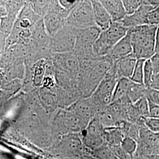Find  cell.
Returning a JSON list of instances; mask_svg holds the SVG:
<instances>
[{
	"instance_id": "27",
	"label": "cell",
	"mask_w": 159,
	"mask_h": 159,
	"mask_svg": "<svg viewBox=\"0 0 159 159\" xmlns=\"http://www.w3.org/2000/svg\"><path fill=\"white\" fill-rule=\"evenodd\" d=\"M155 53H159V25L156 34V42H155Z\"/></svg>"
},
{
	"instance_id": "19",
	"label": "cell",
	"mask_w": 159,
	"mask_h": 159,
	"mask_svg": "<svg viewBox=\"0 0 159 159\" xmlns=\"http://www.w3.org/2000/svg\"><path fill=\"white\" fill-rule=\"evenodd\" d=\"M94 156L98 159H119L110 146H104L103 145L101 148L94 150Z\"/></svg>"
},
{
	"instance_id": "17",
	"label": "cell",
	"mask_w": 159,
	"mask_h": 159,
	"mask_svg": "<svg viewBox=\"0 0 159 159\" xmlns=\"http://www.w3.org/2000/svg\"><path fill=\"white\" fill-rule=\"evenodd\" d=\"M137 113L143 118L145 119L150 116L149 104L146 97H143L137 102L133 104Z\"/></svg>"
},
{
	"instance_id": "13",
	"label": "cell",
	"mask_w": 159,
	"mask_h": 159,
	"mask_svg": "<svg viewBox=\"0 0 159 159\" xmlns=\"http://www.w3.org/2000/svg\"><path fill=\"white\" fill-rule=\"evenodd\" d=\"M104 142L110 146H120L125 136L119 127L105 128L102 134Z\"/></svg>"
},
{
	"instance_id": "18",
	"label": "cell",
	"mask_w": 159,
	"mask_h": 159,
	"mask_svg": "<svg viewBox=\"0 0 159 159\" xmlns=\"http://www.w3.org/2000/svg\"><path fill=\"white\" fill-rule=\"evenodd\" d=\"M154 75L153 68L150 59L145 61L144 65V85L149 89Z\"/></svg>"
},
{
	"instance_id": "24",
	"label": "cell",
	"mask_w": 159,
	"mask_h": 159,
	"mask_svg": "<svg viewBox=\"0 0 159 159\" xmlns=\"http://www.w3.org/2000/svg\"><path fill=\"white\" fill-rule=\"evenodd\" d=\"M146 98L149 102L159 106V91L148 89Z\"/></svg>"
},
{
	"instance_id": "26",
	"label": "cell",
	"mask_w": 159,
	"mask_h": 159,
	"mask_svg": "<svg viewBox=\"0 0 159 159\" xmlns=\"http://www.w3.org/2000/svg\"><path fill=\"white\" fill-rule=\"evenodd\" d=\"M150 89L159 91V73L154 75Z\"/></svg>"
},
{
	"instance_id": "10",
	"label": "cell",
	"mask_w": 159,
	"mask_h": 159,
	"mask_svg": "<svg viewBox=\"0 0 159 159\" xmlns=\"http://www.w3.org/2000/svg\"><path fill=\"white\" fill-rule=\"evenodd\" d=\"M133 53V48L129 37L126 34L125 37L119 41L106 57L112 63H114L120 59Z\"/></svg>"
},
{
	"instance_id": "5",
	"label": "cell",
	"mask_w": 159,
	"mask_h": 159,
	"mask_svg": "<svg viewBox=\"0 0 159 159\" xmlns=\"http://www.w3.org/2000/svg\"><path fill=\"white\" fill-rule=\"evenodd\" d=\"M102 31L97 26L77 29L75 52L80 60L99 58L94 53L93 46Z\"/></svg>"
},
{
	"instance_id": "2",
	"label": "cell",
	"mask_w": 159,
	"mask_h": 159,
	"mask_svg": "<svg viewBox=\"0 0 159 159\" xmlns=\"http://www.w3.org/2000/svg\"><path fill=\"white\" fill-rule=\"evenodd\" d=\"M113 63L106 57L100 58L79 81V90L81 98L91 96Z\"/></svg>"
},
{
	"instance_id": "25",
	"label": "cell",
	"mask_w": 159,
	"mask_h": 159,
	"mask_svg": "<svg viewBox=\"0 0 159 159\" xmlns=\"http://www.w3.org/2000/svg\"><path fill=\"white\" fill-rule=\"evenodd\" d=\"M150 60L152 63L154 73L155 74L159 73V53H155L152 57L150 58Z\"/></svg>"
},
{
	"instance_id": "3",
	"label": "cell",
	"mask_w": 159,
	"mask_h": 159,
	"mask_svg": "<svg viewBox=\"0 0 159 159\" xmlns=\"http://www.w3.org/2000/svg\"><path fill=\"white\" fill-rule=\"evenodd\" d=\"M129 29L120 22H113L108 29L102 31L93 46L97 57H106L119 41L126 35Z\"/></svg>"
},
{
	"instance_id": "1",
	"label": "cell",
	"mask_w": 159,
	"mask_h": 159,
	"mask_svg": "<svg viewBox=\"0 0 159 159\" xmlns=\"http://www.w3.org/2000/svg\"><path fill=\"white\" fill-rule=\"evenodd\" d=\"M157 29V26L143 25L128 30L127 35L137 60H148L155 54Z\"/></svg>"
},
{
	"instance_id": "12",
	"label": "cell",
	"mask_w": 159,
	"mask_h": 159,
	"mask_svg": "<svg viewBox=\"0 0 159 159\" xmlns=\"http://www.w3.org/2000/svg\"><path fill=\"white\" fill-rule=\"evenodd\" d=\"M135 83L129 79L122 78L119 80L116 85L111 102L127 98V96Z\"/></svg>"
},
{
	"instance_id": "9",
	"label": "cell",
	"mask_w": 159,
	"mask_h": 159,
	"mask_svg": "<svg viewBox=\"0 0 159 159\" xmlns=\"http://www.w3.org/2000/svg\"><path fill=\"white\" fill-rule=\"evenodd\" d=\"M91 3L96 25L102 31H104L113 23L112 19L100 1L93 0Z\"/></svg>"
},
{
	"instance_id": "28",
	"label": "cell",
	"mask_w": 159,
	"mask_h": 159,
	"mask_svg": "<svg viewBox=\"0 0 159 159\" xmlns=\"http://www.w3.org/2000/svg\"><path fill=\"white\" fill-rule=\"evenodd\" d=\"M148 159H159V154H152L149 156Z\"/></svg>"
},
{
	"instance_id": "29",
	"label": "cell",
	"mask_w": 159,
	"mask_h": 159,
	"mask_svg": "<svg viewBox=\"0 0 159 159\" xmlns=\"http://www.w3.org/2000/svg\"><path fill=\"white\" fill-rule=\"evenodd\" d=\"M156 10L159 12V6L157 7V8H156Z\"/></svg>"
},
{
	"instance_id": "14",
	"label": "cell",
	"mask_w": 159,
	"mask_h": 159,
	"mask_svg": "<svg viewBox=\"0 0 159 159\" xmlns=\"http://www.w3.org/2000/svg\"><path fill=\"white\" fill-rule=\"evenodd\" d=\"M117 127L121 129L125 137H129L136 142L139 140L140 129L142 127L126 120L120 121Z\"/></svg>"
},
{
	"instance_id": "20",
	"label": "cell",
	"mask_w": 159,
	"mask_h": 159,
	"mask_svg": "<svg viewBox=\"0 0 159 159\" xmlns=\"http://www.w3.org/2000/svg\"><path fill=\"white\" fill-rule=\"evenodd\" d=\"M120 146L126 153L131 155L136 152L137 145L136 140L129 137H125Z\"/></svg>"
},
{
	"instance_id": "7",
	"label": "cell",
	"mask_w": 159,
	"mask_h": 159,
	"mask_svg": "<svg viewBox=\"0 0 159 159\" xmlns=\"http://www.w3.org/2000/svg\"><path fill=\"white\" fill-rule=\"evenodd\" d=\"M154 9L156 8L146 3L144 1H142V5L136 11L131 15L126 16L125 18L120 22L128 29L146 25L148 14Z\"/></svg>"
},
{
	"instance_id": "23",
	"label": "cell",
	"mask_w": 159,
	"mask_h": 159,
	"mask_svg": "<svg viewBox=\"0 0 159 159\" xmlns=\"http://www.w3.org/2000/svg\"><path fill=\"white\" fill-rule=\"evenodd\" d=\"M146 25L158 26L159 25V12L156 9L149 12L147 17Z\"/></svg>"
},
{
	"instance_id": "22",
	"label": "cell",
	"mask_w": 159,
	"mask_h": 159,
	"mask_svg": "<svg viewBox=\"0 0 159 159\" xmlns=\"http://www.w3.org/2000/svg\"><path fill=\"white\" fill-rule=\"evenodd\" d=\"M144 125L149 130L154 133H159V119L148 117L144 119Z\"/></svg>"
},
{
	"instance_id": "4",
	"label": "cell",
	"mask_w": 159,
	"mask_h": 159,
	"mask_svg": "<svg viewBox=\"0 0 159 159\" xmlns=\"http://www.w3.org/2000/svg\"><path fill=\"white\" fill-rule=\"evenodd\" d=\"M119 80L113 65L89 97L95 107L96 113L98 109L107 106L111 103L114 89Z\"/></svg>"
},
{
	"instance_id": "8",
	"label": "cell",
	"mask_w": 159,
	"mask_h": 159,
	"mask_svg": "<svg viewBox=\"0 0 159 159\" xmlns=\"http://www.w3.org/2000/svg\"><path fill=\"white\" fill-rule=\"evenodd\" d=\"M137 61V60L136 58L134 56L132 53L114 63V67L119 79L122 78L130 79Z\"/></svg>"
},
{
	"instance_id": "15",
	"label": "cell",
	"mask_w": 159,
	"mask_h": 159,
	"mask_svg": "<svg viewBox=\"0 0 159 159\" xmlns=\"http://www.w3.org/2000/svg\"><path fill=\"white\" fill-rule=\"evenodd\" d=\"M83 143L87 148L96 150L101 148L104 142L102 135H96L87 133L83 131Z\"/></svg>"
},
{
	"instance_id": "6",
	"label": "cell",
	"mask_w": 159,
	"mask_h": 159,
	"mask_svg": "<svg viewBox=\"0 0 159 159\" xmlns=\"http://www.w3.org/2000/svg\"><path fill=\"white\" fill-rule=\"evenodd\" d=\"M69 23L77 29H85L96 26L91 1H80L69 17Z\"/></svg>"
},
{
	"instance_id": "11",
	"label": "cell",
	"mask_w": 159,
	"mask_h": 159,
	"mask_svg": "<svg viewBox=\"0 0 159 159\" xmlns=\"http://www.w3.org/2000/svg\"><path fill=\"white\" fill-rule=\"evenodd\" d=\"M100 1L110 14L113 22H120L127 16L122 1L103 0Z\"/></svg>"
},
{
	"instance_id": "16",
	"label": "cell",
	"mask_w": 159,
	"mask_h": 159,
	"mask_svg": "<svg viewBox=\"0 0 159 159\" xmlns=\"http://www.w3.org/2000/svg\"><path fill=\"white\" fill-rule=\"evenodd\" d=\"M145 61V60H137L133 74L130 79L133 82L140 85H144V65Z\"/></svg>"
},
{
	"instance_id": "21",
	"label": "cell",
	"mask_w": 159,
	"mask_h": 159,
	"mask_svg": "<svg viewBox=\"0 0 159 159\" xmlns=\"http://www.w3.org/2000/svg\"><path fill=\"white\" fill-rule=\"evenodd\" d=\"M122 1L127 16L133 14L142 5V1L139 0H123Z\"/></svg>"
}]
</instances>
